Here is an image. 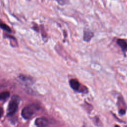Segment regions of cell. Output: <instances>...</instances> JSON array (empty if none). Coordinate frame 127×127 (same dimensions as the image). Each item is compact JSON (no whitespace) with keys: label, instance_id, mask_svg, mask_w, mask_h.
I'll list each match as a JSON object with an SVG mask.
<instances>
[{"label":"cell","instance_id":"cell-7","mask_svg":"<svg viewBox=\"0 0 127 127\" xmlns=\"http://www.w3.org/2000/svg\"><path fill=\"white\" fill-rule=\"evenodd\" d=\"M9 96V92L8 91H4L0 93V101H4Z\"/></svg>","mask_w":127,"mask_h":127},{"label":"cell","instance_id":"cell-6","mask_svg":"<svg viewBox=\"0 0 127 127\" xmlns=\"http://www.w3.org/2000/svg\"><path fill=\"white\" fill-rule=\"evenodd\" d=\"M94 36V34L89 30H85L84 31L83 40L86 42H89Z\"/></svg>","mask_w":127,"mask_h":127},{"label":"cell","instance_id":"cell-11","mask_svg":"<svg viewBox=\"0 0 127 127\" xmlns=\"http://www.w3.org/2000/svg\"><path fill=\"white\" fill-rule=\"evenodd\" d=\"M115 127H119V126H118V125H116V126H115Z\"/></svg>","mask_w":127,"mask_h":127},{"label":"cell","instance_id":"cell-3","mask_svg":"<svg viewBox=\"0 0 127 127\" xmlns=\"http://www.w3.org/2000/svg\"><path fill=\"white\" fill-rule=\"evenodd\" d=\"M35 124L37 127H47L49 122L46 118L40 117L36 119L35 121Z\"/></svg>","mask_w":127,"mask_h":127},{"label":"cell","instance_id":"cell-1","mask_svg":"<svg viewBox=\"0 0 127 127\" xmlns=\"http://www.w3.org/2000/svg\"><path fill=\"white\" fill-rule=\"evenodd\" d=\"M20 101L19 97L17 95H14L9 101L7 108V115H13L17 110Z\"/></svg>","mask_w":127,"mask_h":127},{"label":"cell","instance_id":"cell-8","mask_svg":"<svg viewBox=\"0 0 127 127\" xmlns=\"http://www.w3.org/2000/svg\"><path fill=\"white\" fill-rule=\"evenodd\" d=\"M0 27L3 30L8 32H11V30L10 28L6 24H4V23H0Z\"/></svg>","mask_w":127,"mask_h":127},{"label":"cell","instance_id":"cell-2","mask_svg":"<svg viewBox=\"0 0 127 127\" xmlns=\"http://www.w3.org/2000/svg\"><path fill=\"white\" fill-rule=\"evenodd\" d=\"M38 109L39 107L34 104L26 106L22 110V116L25 119H29Z\"/></svg>","mask_w":127,"mask_h":127},{"label":"cell","instance_id":"cell-4","mask_svg":"<svg viewBox=\"0 0 127 127\" xmlns=\"http://www.w3.org/2000/svg\"><path fill=\"white\" fill-rule=\"evenodd\" d=\"M117 43L121 47L124 53H126L127 52V43L125 40L122 39H118L117 40Z\"/></svg>","mask_w":127,"mask_h":127},{"label":"cell","instance_id":"cell-9","mask_svg":"<svg viewBox=\"0 0 127 127\" xmlns=\"http://www.w3.org/2000/svg\"><path fill=\"white\" fill-rule=\"evenodd\" d=\"M56 1L61 5H64L67 2V0H56Z\"/></svg>","mask_w":127,"mask_h":127},{"label":"cell","instance_id":"cell-10","mask_svg":"<svg viewBox=\"0 0 127 127\" xmlns=\"http://www.w3.org/2000/svg\"><path fill=\"white\" fill-rule=\"evenodd\" d=\"M3 111L2 108L0 107V118L1 117L2 115H3Z\"/></svg>","mask_w":127,"mask_h":127},{"label":"cell","instance_id":"cell-5","mask_svg":"<svg viewBox=\"0 0 127 127\" xmlns=\"http://www.w3.org/2000/svg\"><path fill=\"white\" fill-rule=\"evenodd\" d=\"M69 85L71 88L75 91L78 90L80 86V84L78 81L75 79H71L69 80Z\"/></svg>","mask_w":127,"mask_h":127}]
</instances>
